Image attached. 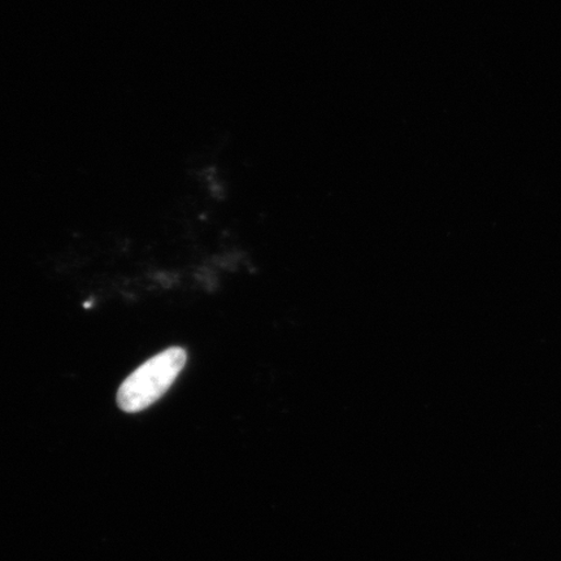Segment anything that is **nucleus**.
I'll list each match as a JSON object with an SVG mask.
<instances>
[{
    "mask_svg": "<svg viewBox=\"0 0 561 561\" xmlns=\"http://www.w3.org/2000/svg\"><path fill=\"white\" fill-rule=\"evenodd\" d=\"M186 360L187 353L182 347H171L151 357L123 382L117 392L118 407L128 413L149 409L171 388Z\"/></svg>",
    "mask_w": 561,
    "mask_h": 561,
    "instance_id": "f257e3e1",
    "label": "nucleus"
}]
</instances>
